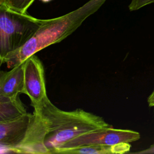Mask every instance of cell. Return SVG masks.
<instances>
[{"label": "cell", "instance_id": "cell-1", "mask_svg": "<svg viewBox=\"0 0 154 154\" xmlns=\"http://www.w3.org/2000/svg\"><path fill=\"white\" fill-rule=\"evenodd\" d=\"M104 2V0H90L79 8L63 16L41 19L40 25L34 34L22 47L0 58L1 64L5 63L11 69L46 47L61 42L96 11Z\"/></svg>", "mask_w": 154, "mask_h": 154}, {"label": "cell", "instance_id": "cell-2", "mask_svg": "<svg viewBox=\"0 0 154 154\" xmlns=\"http://www.w3.org/2000/svg\"><path fill=\"white\" fill-rule=\"evenodd\" d=\"M38 109L47 124L45 144L49 154H54L65 143L81 135L112 127L102 117L82 109L62 110L53 104L48 97L43 101Z\"/></svg>", "mask_w": 154, "mask_h": 154}, {"label": "cell", "instance_id": "cell-3", "mask_svg": "<svg viewBox=\"0 0 154 154\" xmlns=\"http://www.w3.org/2000/svg\"><path fill=\"white\" fill-rule=\"evenodd\" d=\"M47 124L38 109L13 120L0 122L1 152L49 154L45 144Z\"/></svg>", "mask_w": 154, "mask_h": 154}, {"label": "cell", "instance_id": "cell-4", "mask_svg": "<svg viewBox=\"0 0 154 154\" xmlns=\"http://www.w3.org/2000/svg\"><path fill=\"white\" fill-rule=\"evenodd\" d=\"M41 19L0 8V58L22 47L34 34Z\"/></svg>", "mask_w": 154, "mask_h": 154}, {"label": "cell", "instance_id": "cell-5", "mask_svg": "<svg viewBox=\"0 0 154 154\" xmlns=\"http://www.w3.org/2000/svg\"><path fill=\"white\" fill-rule=\"evenodd\" d=\"M140 138L137 131L129 129H114L113 127L99 129L81 135L67 142L54 154L71 148L91 145H113L122 143H132Z\"/></svg>", "mask_w": 154, "mask_h": 154}, {"label": "cell", "instance_id": "cell-6", "mask_svg": "<svg viewBox=\"0 0 154 154\" xmlns=\"http://www.w3.org/2000/svg\"><path fill=\"white\" fill-rule=\"evenodd\" d=\"M24 74L25 94L30 98L34 109H39L43 101L48 96L44 67L35 54L30 56L24 61Z\"/></svg>", "mask_w": 154, "mask_h": 154}, {"label": "cell", "instance_id": "cell-7", "mask_svg": "<svg viewBox=\"0 0 154 154\" xmlns=\"http://www.w3.org/2000/svg\"><path fill=\"white\" fill-rule=\"evenodd\" d=\"M25 94L24 61L7 72H0V96L16 97Z\"/></svg>", "mask_w": 154, "mask_h": 154}, {"label": "cell", "instance_id": "cell-8", "mask_svg": "<svg viewBox=\"0 0 154 154\" xmlns=\"http://www.w3.org/2000/svg\"><path fill=\"white\" fill-rule=\"evenodd\" d=\"M131 146L129 143L113 145H91L67 149L59 152V154H122L129 152ZM57 153V154H58Z\"/></svg>", "mask_w": 154, "mask_h": 154}, {"label": "cell", "instance_id": "cell-9", "mask_svg": "<svg viewBox=\"0 0 154 154\" xmlns=\"http://www.w3.org/2000/svg\"><path fill=\"white\" fill-rule=\"evenodd\" d=\"M26 113L25 105L19 96L16 97L0 96V122L16 119Z\"/></svg>", "mask_w": 154, "mask_h": 154}, {"label": "cell", "instance_id": "cell-10", "mask_svg": "<svg viewBox=\"0 0 154 154\" xmlns=\"http://www.w3.org/2000/svg\"><path fill=\"white\" fill-rule=\"evenodd\" d=\"M34 1L35 0H10L9 7L7 10L25 14L27 13V10Z\"/></svg>", "mask_w": 154, "mask_h": 154}, {"label": "cell", "instance_id": "cell-11", "mask_svg": "<svg viewBox=\"0 0 154 154\" xmlns=\"http://www.w3.org/2000/svg\"><path fill=\"white\" fill-rule=\"evenodd\" d=\"M153 3L154 0H131L128 8L131 11H133Z\"/></svg>", "mask_w": 154, "mask_h": 154}, {"label": "cell", "instance_id": "cell-12", "mask_svg": "<svg viewBox=\"0 0 154 154\" xmlns=\"http://www.w3.org/2000/svg\"><path fill=\"white\" fill-rule=\"evenodd\" d=\"M148 105L150 107L154 106V90L147 98Z\"/></svg>", "mask_w": 154, "mask_h": 154}, {"label": "cell", "instance_id": "cell-13", "mask_svg": "<svg viewBox=\"0 0 154 154\" xmlns=\"http://www.w3.org/2000/svg\"><path fill=\"white\" fill-rule=\"evenodd\" d=\"M10 0H0V8L8 9L9 7Z\"/></svg>", "mask_w": 154, "mask_h": 154}, {"label": "cell", "instance_id": "cell-14", "mask_svg": "<svg viewBox=\"0 0 154 154\" xmlns=\"http://www.w3.org/2000/svg\"><path fill=\"white\" fill-rule=\"evenodd\" d=\"M41 1H42L43 2H49V1H52V0H40Z\"/></svg>", "mask_w": 154, "mask_h": 154}]
</instances>
